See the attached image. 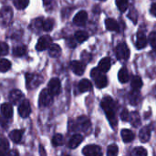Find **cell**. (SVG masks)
I'll use <instances>...</instances> for the list:
<instances>
[{
  "mask_svg": "<svg viewBox=\"0 0 156 156\" xmlns=\"http://www.w3.org/2000/svg\"><path fill=\"white\" fill-rule=\"evenodd\" d=\"M31 112V107L28 101L24 100L18 106V113L22 118H27Z\"/></svg>",
  "mask_w": 156,
  "mask_h": 156,
  "instance_id": "obj_11",
  "label": "cell"
},
{
  "mask_svg": "<svg viewBox=\"0 0 156 156\" xmlns=\"http://www.w3.org/2000/svg\"><path fill=\"white\" fill-rule=\"evenodd\" d=\"M39 154L40 156H47V153L42 145H39Z\"/></svg>",
  "mask_w": 156,
  "mask_h": 156,
  "instance_id": "obj_45",
  "label": "cell"
},
{
  "mask_svg": "<svg viewBox=\"0 0 156 156\" xmlns=\"http://www.w3.org/2000/svg\"><path fill=\"white\" fill-rule=\"evenodd\" d=\"M101 108L105 112L107 119L112 127L117 126V117H116V104L115 101L110 96H106L101 101Z\"/></svg>",
  "mask_w": 156,
  "mask_h": 156,
  "instance_id": "obj_1",
  "label": "cell"
},
{
  "mask_svg": "<svg viewBox=\"0 0 156 156\" xmlns=\"http://www.w3.org/2000/svg\"><path fill=\"white\" fill-rule=\"evenodd\" d=\"M118 79H119L120 82H122V83H126L129 80V73L125 68H122L120 69V71L118 73Z\"/></svg>",
  "mask_w": 156,
  "mask_h": 156,
  "instance_id": "obj_28",
  "label": "cell"
},
{
  "mask_svg": "<svg viewBox=\"0 0 156 156\" xmlns=\"http://www.w3.org/2000/svg\"><path fill=\"white\" fill-rule=\"evenodd\" d=\"M116 5L121 12H125L128 8V0H116Z\"/></svg>",
  "mask_w": 156,
  "mask_h": 156,
  "instance_id": "obj_35",
  "label": "cell"
},
{
  "mask_svg": "<svg viewBox=\"0 0 156 156\" xmlns=\"http://www.w3.org/2000/svg\"><path fill=\"white\" fill-rule=\"evenodd\" d=\"M139 138L142 143H147L151 138V129L149 126H145L141 129L139 133Z\"/></svg>",
  "mask_w": 156,
  "mask_h": 156,
  "instance_id": "obj_16",
  "label": "cell"
},
{
  "mask_svg": "<svg viewBox=\"0 0 156 156\" xmlns=\"http://www.w3.org/2000/svg\"><path fill=\"white\" fill-rule=\"evenodd\" d=\"M26 52H27V48L24 45H19L13 48V55L16 57H22L26 54Z\"/></svg>",
  "mask_w": 156,
  "mask_h": 156,
  "instance_id": "obj_30",
  "label": "cell"
},
{
  "mask_svg": "<svg viewBox=\"0 0 156 156\" xmlns=\"http://www.w3.org/2000/svg\"><path fill=\"white\" fill-rule=\"evenodd\" d=\"M141 100V95H140V92L139 90H134L133 91H132L129 95V101H130V103L132 105H137L139 103Z\"/></svg>",
  "mask_w": 156,
  "mask_h": 156,
  "instance_id": "obj_25",
  "label": "cell"
},
{
  "mask_svg": "<svg viewBox=\"0 0 156 156\" xmlns=\"http://www.w3.org/2000/svg\"><path fill=\"white\" fill-rule=\"evenodd\" d=\"M13 4L17 9H25L29 4V0H13Z\"/></svg>",
  "mask_w": 156,
  "mask_h": 156,
  "instance_id": "obj_34",
  "label": "cell"
},
{
  "mask_svg": "<svg viewBox=\"0 0 156 156\" xmlns=\"http://www.w3.org/2000/svg\"><path fill=\"white\" fill-rule=\"evenodd\" d=\"M54 27V19L52 18H47L43 21V25H42V29L45 31H50L52 30Z\"/></svg>",
  "mask_w": 156,
  "mask_h": 156,
  "instance_id": "obj_32",
  "label": "cell"
},
{
  "mask_svg": "<svg viewBox=\"0 0 156 156\" xmlns=\"http://www.w3.org/2000/svg\"><path fill=\"white\" fill-rule=\"evenodd\" d=\"M121 134H122V140H123L124 143H130L135 137L134 133L131 130H127V129L122 130V133H121Z\"/></svg>",
  "mask_w": 156,
  "mask_h": 156,
  "instance_id": "obj_24",
  "label": "cell"
},
{
  "mask_svg": "<svg viewBox=\"0 0 156 156\" xmlns=\"http://www.w3.org/2000/svg\"><path fill=\"white\" fill-rule=\"evenodd\" d=\"M48 91L53 95V96H57L60 93L61 90V84H60V80L58 78H53L49 80L48 84Z\"/></svg>",
  "mask_w": 156,
  "mask_h": 156,
  "instance_id": "obj_8",
  "label": "cell"
},
{
  "mask_svg": "<svg viewBox=\"0 0 156 156\" xmlns=\"http://www.w3.org/2000/svg\"><path fill=\"white\" fill-rule=\"evenodd\" d=\"M132 156H147V151L144 147H136L132 151Z\"/></svg>",
  "mask_w": 156,
  "mask_h": 156,
  "instance_id": "obj_36",
  "label": "cell"
},
{
  "mask_svg": "<svg viewBox=\"0 0 156 156\" xmlns=\"http://www.w3.org/2000/svg\"><path fill=\"white\" fill-rule=\"evenodd\" d=\"M13 19V11L9 6H4L0 9V25L8 27Z\"/></svg>",
  "mask_w": 156,
  "mask_h": 156,
  "instance_id": "obj_2",
  "label": "cell"
},
{
  "mask_svg": "<svg viewBox=\"0 0 156 156\" xmlns=\"http://www.w3.org/2000/svg\"><path fill=\"white\" fill-rule=\"evenodd\" d=\"M98 69L101 72H107L111 69V59L109 58H103L100 62Z\"/></svg>",
  "mask_w": 156,
  "mask_h": 156,
  "instance_id": "obj_19",
  "label": "cell"
},
{
  "mask_svg": "<svg viewBox=\"0 0 156 156\" xmlns=\"http://www.w3.org/2000/svg\"><path fill=\"white\" fill-rule=\"evenodd\" d=\"M146 46H147V37L144 32L139 31L137 33V37H136V48L142 49Z\"/></svg>",
  "mask_w": 156,
  "mask_h": 156,
  "instance_id": "obj_15",
  "label": "cell"
},
{
  "mask_svg": "<svg viewBox=\"0 0 156 156\" xmlns=\"http://www.w3.org/2000/svg\"><path fill=\"white\" fill-rule=\"evenodd\" d=\"M11 68V62L5 58L0 59V71L1 72H5L8 71Z\"/></svg>",
  "mask_w": 156,
  "mask_h": 156,
  "instance_id": "obj_33",
  "label": "cell"
},
{
  "mask_svg": "<svg viewBox=\"0 0 156 156\" xmlns=\"http://www.w3.org/2000/svg\"><path fill=\"white\" fill-rule=\"evenodd\" d=\"M82 154L85 156H102L103 153L100 146L95 144L87 145L83 148Z\"/></svg>",
  "mask_w": 156,
  "mask_h": 156,
  "instance_id": "obj_7",
  "label": "cell"
},
{
  "mask_svg": "<svg viewBox=\"0 0 156 156\" xmlns=\"http://www.w3.org/2000/svg\"><path fill=\"white\" fill-rule=\"evenodd\" d=\"M24 98L23 93L19 90H13L9 94V101L12 104H17Z\"/></svg>",
  "mask_w": 156,
  "mask_h": 156,
  "instance_id": "obj_14",
  "label": "cell"
},
{
  "mask_svg": "<svg viewBox=\"0 0 156 156\" xmlns=\"http://www.w3.org/2000/svg\"><path fill=\"white\" fill-rule=\"evenodd\" d=\"M116 56L121 60H127L130 57V49L125 43H121L116 47Z\"/></svg>",
  "mask_w": 156,
  "mask_h": 156,
  "instance_id": "obj_6",
  "label": "cell"
},
{
  "mask_svg": "<svg viewBox=\"0 0 156 156\" xmlns=\"http://www.w3.org/2000/svg\"><path fill=\"white\" fill-rule=\"evenodd\" d=\"M23 136V132L20 130H14L9 133V137L10 139L14 142V143H19L22 139Z\"/></svg>",
  "mask_w": 156,
  "mask_h": 156,
  "instance_id": "obj_26",
  "label": "cell"
},
{
  "mask_svg": "<svg viewBox=\"0 0 156 156\" xmlns=\"http://www.w3.org/2000/svg\"><path fill=\"white\" fill-rule=\"evenodd\" d=\"M118 155V146L115 144H112L108 147L107 156H117Z\"/></svg>",
  "mask_w": 156,
  "mask_h": 156,
  "instance_id": "obj_38",
  "label": "cell"
},
{
  "mask_svg": "<svg viewBox=\"0 0 156 156\" xmlns=\"http://www.w3.org/2000/svg\"><path fill=\"white\" fill-rule=\"evenodd\" d=\"M7 156H19V154H18V152L16 151V150H11L10 152H9V154H8V155Z\"/></svg>",
  "mask_w": 156,
  "mask_h": 156,
  "instance_id": "obj_46",
  "label": "cell"
},
{
  "mask_svg": "<svg viewBox=\"0 0 156 156\" xmlns=\"http://www.w3.org/2000/svg\"><path fill=\"white\" fill-rule=\"evenodd\" d=\"M85 64L80 61L73 60L70 62V69L77 75H82L85 71Z\"/></svg>",
  "mask_w": 156,
  "mask_h": 156,
  "instance_id": "obj_13",
  "label": "cell"
},
{
  "mask_svg": "<svg viewBox=\"0 0 156 156\" xmlns=\"http://www.w3.org/2000/svg\"><path fill=\"white\" fill-rule=\"evenodd\" d=\"M87 20H88V14H87V12L81 10V11L78 12L76 14V16H74L73 23L75 25H77V26L81 27V26H84L86 24Z\"/></svg>",
  "mask_w": 156,
  "mask_h": 156,
  "instance_id": "obj_12",
  "label": "cell"
},
{
  "mask_svg": "<svg viewBox=\"0 0 156 156\" xmlns=\"http://www.w3.org/2000/svg\"><path fill=\"white\" fill-rule=\"evenodd\" d=\"M90 122L86 116H80L75 122V128L77 130H80L83 132L88 131L90 128Z\"/></svg>",
  "mask_w": 156,
  "mask_h": 156,
  "instance_id": "obj_10",
  "label": "cell"
},
{
  "mask_svg": "<svg viewBox=\"0 0 156 156\" xmlns=\"http://www.w3.org/2000/svg\"><path fill=\"white\" fill-rule=\"evenodd\" d=\"M75 38H76V40H77L78 42L81 43V42L86 41V40L89 38V35H88L87 32L80 30V31H77V32L75 33Z\"/></svg>",
  "mask_w": 156,
  "mask_h": 156,
  "instance_id": "obj_31",
  "label": "cell"
},
{
  "mask_svg": "<svg viewBox=\"0 0 156 156\" xmlns=\"http://www.w3.org/2000/svg\"><path fill=\"white\" fill-rule=\"evenodd\" d=\"M131 85H132V88L133 90H139L142 88V86H143V80H142V79L139 76H134L132 79Z\"/></svg>",
  "mask_w": 156,
  "mask_h": 156,
  "instance_id": "obj_29",
  "label": "cell"
},
{
  "mask_svg": "<svg viewBox=\"0 0 156 156\" xmlns=\"http://www.w3.org/2000/svg\"><path fill=\"white\" fill-rule=\"evenodd\" d=\"M101 1H106V0H101Z\"/></svg>",
  "mask_w": 156,
  "mask_h": 156,
  "instance_id": "obj_47",
  "label": "cell"
},
{
  "mask_svg": "<svg viewBox=\"0 0 156 156\" xmlns=\"http://www.w3.org/2000/svg\"><path fill=\"white\" fill-rule=\"evenodd\" d=\"M43 21H44V19H43L42 17H39V18L35 19V20L32 22V26H33V27H34V28H37V29H38V28H42Z\"/></svg>",
  "mask_w": 156,
  "mask_h": 156,
  "instance_id": "obj_40",
  "label": "cell"
},
{
  "mask_svg": "<svg viewBox=\"0 0 156 156\" xmlns=\"http://www.w3.org/2000/svg\"><path fill=\"white\" fill-rule=\"evenodd\" d=\"M1 112L6 118L9 119L13 116V108L9 103H4L1 105Z\"/></svg>",
  "mask_w": 156,
  "mask_h": 156,
  "instance_id": "obj_20",
  "label": "cell"
},
{
  "mask_svg": "<svg viewBox=\"0 0 156 156\" xmlns=\"http://www.w3.org/2000/svg\"><path fill=\"white\" fill-rule=\"evenodd\" d=\"M91 87H92L91 82L87 79L81 80L79 83V90L80 92H87L90 90H91Z\"/></svg>",
  "mask_w": 156,
  "mask_h": 156,
  "instance_id": "obj_21",
  "label": "cell"
},
{
  "mask_svg": "<svg viewBox=\"0 0 156 156\" xmlns=\"http://www.w3.org/2000/svg\"><path fill=\"white\" fill-rule=\"evenodd\" d=\"M150 11H151V14H152L153 16H154L156 17V3H154V4H153V5H152Z\"/></svg>",
  "mask_w": 156,
  "mask_h": 156,
  "instance_id": "obj_44",
  "label": "cell"
},
{
  "mask_svg": "<svg viewBox=\"0 0 156 156\" xmlns=\"http://www.w3.org/2000/svg\"><path fill=\"white\" fill-rule=\"evenodd\" d=\"M9 152L8 141L5 138H0V156H7Z\"/></svg>",
  "mask_w": 156,
  "mask_h": 156,
  "instance_id": "obj_18",
  "label": "cell"
},
{
  "mask_svg": "<svg viewBox=\"0 0 156 156\" xmlns=\"http://www.w3.org/2000/svg\"><path fill=\"white\" fill-rule=\"evenodd\" d=\"M105 26L110 31H119V25L113 18H107L105 20Z\"/></svg>",
  "mask_w": 156,
  "mask_h": 156,
  "instance_id": "obj_22",
  "label": "cell"
},
{
  "mask_svg": "<svg viewBox=\"0 0 156 156\" xmlns=\"http://www.w3.org/2000/svg\"><path fill=\"white\" fill-rule=\"evenodd\" d=\"M8 45L5 42L0 41V57H4L8 53Z\"/></svg>",
  "mask_w": 156,
  "mask_h": 156,
  "instance_id": "obj_39",
  "label": "cell"
},
{
  "mask_svg": "<svg viewBox=\"0 0 156 156\" xmlns=\"http://www.w3.org/2000/svg\"><path fill=\"white\" fill-rule=\"evenodd\" d=\"M43 79L39 75L36 74H26V81H27V89H34L39 86V84L42 82Z\"/></svg>",
  "mask_w": 156,
  "mask_h": 156,
  "instance_id": "obj_4",
  "label": "cell"
},
{
  "mask_svg": "<svg viewBox=\"0 0 156 156\" xmlns=\"http://www.w3.org/2000/svg\"><path fill=\"white\" fill-rule=\"evenodd\" d=\"M51 45H52V38L49 36L45 35L39 37V39L37 40V43L36 45V49L38 51H42L48 48Z\"/></svg>",
  "mask_w": 156,
  "mask_h": 156,
  "instance_id": "obj_9",
  "label": "cell"
},
{
  "mask_svg": "<svg viewBox=\"0 0 156 156\" xmlns=\"http://www.w3.org/2000/svg\"><path fill=\"white\" fill-rule=\"evenodd\" d=\"M130 122H131L133 126L139 127L141 125V117H140L139 113L136 112H132V114L130 115Z\"/></svg>",
  "mask_w": 156,
  "mask_h": 156,
  "instance_id": "obj_27",
  "label": "cell"
},
{
  "mask_svg": "<svg viewBox=\"0 0 156 156\" xmlns=\"http://www.w3.org/2000/svg\"><path fill=\"white\" fill-rule=\"evenodd\" d=\"M90 75H91V77L93 78L96 86H97L99 89L105 88V87L108 85V79H107V77H106L105 75H102V74L101 73L100 69H92Z\"/></svg>",
  "mask_w": 156,
  "mask_h": 156,
  "instance_id": "obj_3",
  "label": "cell"
},
{
  "mask_svg": "<svg viewBox=\"0 0 156 156\" xmlns=\"http://www.w3.org/2000/svg\"><path fill=\"white\" fill-rule=\"evenodd\" d=\"M82 141H83V136L81 134H74L69 142V147L70 149H75L82 143Z\"/></svg>",
  "mask_w": 156,
  "mask_h": 156,
  "instance_id": "obj_17",
  "label": "cell"
},
{
  "mask_svg": "<svg viewBox=\"0 0 156 156\" xmlns=\"http://www.w3.org/2000/svg\"><path fill=\"white\" fill-rule=\"evenodd\" d=\"M149 43L152 47H156V32H152L149 35Z\"/></svg>",
  "mask_w": 156,
  "mask_h": 156,
  "instance_id": "obj_43",
  "label": "cell"
},
{
  "mask_svg": "<svg viewBox=\"0 0 156 156\" xmlns=\"http://www.w3.org/2000/svg\"><path fill=\"white\" fill-rule=\"evenodd\" d=\"M63 142H64V139H63V136L60 133L55 134L54 137L52 138V144L54 146H60V145L63 144Z\"/></svg>",
  "mask_w": 156,
  "mask_h": 156,
  "instance_id": "obj_37",
  "label": "cell"
},
{
  "mask_svg": "<svg viewBox=\"0 0 156 156\" xmlns=\"http://www.w3.org/2000/svg\"><path fill=\"white\" fill-rule=\"evenodd\" d=\"M121 119L123 122H130V114H129L128 110H126V109L122 110V112L121 113Z\"/></svg>",
  "mask_w": 156,
  "mask_h": 156,
  "instance_id": "obj_41",
  "label": "cell"
},
{
  "mask_svg": "<svg viewBox=\"0 0 156 156\" xmlns=\"http://www.w3.org/2000/svg\"><path fill=\"white\" fill-rule=\"evenodd\" d=\"M48 54L52 58H58L61 54V48L58 44H53L48 48Z\"/></svg>",
  "mask_w": 156,
  "mask_h": 156,
  "instance_id": "obj_23",
  "label": "cell"
},
{
  "mask_svg": "<svg viewBox=\"0 0 156 156\" xmlns=\"http://www.w3.org/2000/svg\"><path fill=\"white\" fill-rule=\"evenodd\" d=\"M128 16L130 19H132L133 21V23H136L137 22V18H138V15H137V12L135 9H132L129 14H128Z\"/></svg>",
  "mask_w": 156,
  "mask_h": 156,
  "instance_id": "obj_42",
  "label": "cell"
},
{
  "mask_svg": "<svg viewBox=\"0 0 156 156\" xmlns=\"http://www.w3.org/2000/svg\"><path fill=\"white\" fill-rule=\"evenodd\" d=\"M52 101H53V95L48 91V89L43 90L40 92L39 99H38L39 106H41V107L49 106V105L52 103Z\"/></svg>",
  "mask_w": 156,
  "mask_h": 156,
  "instance_id": "obj_5",
  "label": "cell"
}]
</instances>
